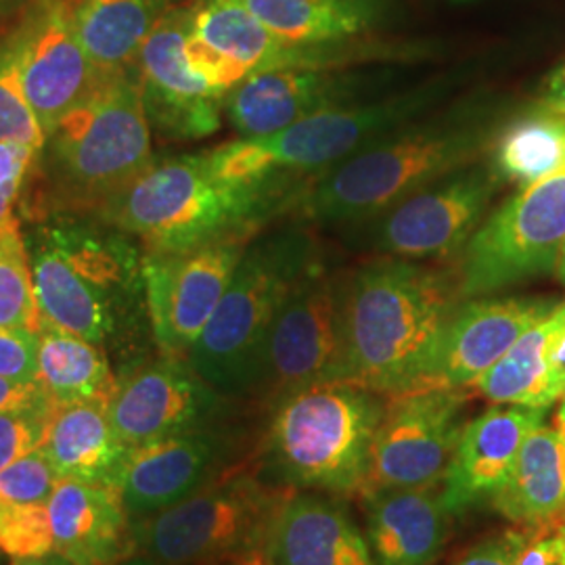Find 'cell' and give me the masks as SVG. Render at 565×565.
Segmentation results:
<instances>
[{
    "mask_svg": "<svg viewBox=\"0 0 565 565\" xmlns=\"http://www.w3.org/2000/svg\"><path fill=\"white\" fill-rule=\"evenodd\" d=\"M174 0H74V21L82 46L99 76L135 65L153 28Z\"/></svg>",
    "mask_w": 565,
    "mask_h": 565,
    "instance_id": "obj_28",
    "label": "cell"
},
{
    "mask_svg": "<svg viewBox=\"0 0 565 565\" xmlns=\"http://www.w3.org/2000/svg\"><path fill=\"white\" fill-rule=\"evenodd\" d=\"M266 565H380L343 499L291 490L273 525Z\"/></svg>",
    "mask_w": 565,
    "mask_h": 565,
    "instance_id": "obj_23",
    "label": "cell"
},
{
    "mask_svg": "<svg viewBox=\"0 0 565 565\" xmlns=\"http://www.w3.org/2000/svg\"><path fill=\"white\" fill-rule=\"evenodd\" d=\"M364 534L380 565H436L450 520L440 484L385 488L361 497Z\"/></svg>",
    "mask_w": 565,
    "mask_h": 565,
    "instance_id": "obj_25",
    "label": "cell"
},
{
    "mask_svg": "<svg viewBox=\"0 0 565 565\" xmlns=\"http://www.w3.org/2000/svg\"><path fill=\"white\" fill-rule=\"evenodd\" d=\"M555 429L559 431L565 446V396L559 401V408H557V415H555Z\"/></svg>",
    "mask_w": 565,
    "mask_h": 565,
    "instance_id": "obj_45",
    "label": "cell"
},
{
    "mask_svg": "<svg viewBox=\"0 0 565 565\" xmlns=\"http://www.w3.org/2000/svg\"><path fill=\"white\" fill-rule=\"evenodd\" d=\"M345 281L315 264L275 315L263 345L256 394L268 408L324 382H342Z\"/></svg>",
    "mask_w": 565,
    "mask_h": 565,
    "instance_id": "obj_11",
    "label": "cell"
},
{
    "mask_svg": "<svg viewBox=\"0 0 565 565\" xmlns=\"http://www.w3.org/2000/svg\"><path fill=\"white\" fill-rule=\"evenodd\" d=\"M266 30L294 49H323L363 34L369 0H243Z\"/></svg>",
    "mask_w": 565,
    "mask_h": 565,
    "instance_id": "obj_30",
    "label": "cell"
},
{
    "mask_svg": "<svg viewBox=\"0 0 565 565\" xmlns=\"http://www.w3.org/2000/svg\"><path fill=\"white\" fill-rule=\"evenodd\" d=\"M13 41L25 97L49 137L102 78L78 39L74 0H34Z\"/></svg>",
    "mask_w": 565,
    "mask_h": 565,
    "instance_id": "obj_17",
    "label": "cell"
},
{
    "mask_svg": "<svg viewBox=\"0 0 565 565\" xmlns=\"http://www.w3.org/2000/svg\"><path fill=\"white\" fill-rule=\"evenodd\" d=\"M41 340L36 331L0 327V375L15 382H39Z\"/></svg>",
    "mask_w": 565,
    "mask_h": 565,
    "instance_id": "obj_39",
    "label": "cell"
},
{
    "mask_svg": "<svg viewBox=\"0 0 565 565\" xmlns=\"http://www.w3.org/2000/svg\"><path fill=\"white\" fill-rule=\"evenodd\" d=\"M356 88L354 78L333 70H268L231 88L224 114L242 139L268 137L324 109L359 102Z\"/></svg>",
    "mask_w": 565,
    "mask_h": 565,
    "instance_id": "obj_22",
    "label": "cell"
},
{
    "mask_svg": "<svg viewBox=\"0 0 565 565\" xmlns=\"http://www.w3.org/2000/svg\"><path fill=\"white\" fill-rule=\"evenodd\" d=\"M440 95L438 88H419L396 97L345 103L275 135L226 142L205 153L214 172L231 182L317 177L369 142L417 120Z\"/></svg>",
    "mask_w": 565,
    "mask_h": 565,
    "instance_id": "obj_7",
    "label": "cell"
},
{
    "mask_svg": "<svg viewBox=\"0 0 565 565\" xmlns=\"http://www.w3.org/2000/svg\"><path fill=\"white\" fill-rule=\"evenodd\" d=\"M247 239H224L181 254H147L142 294L160 354L186 361L247 249Z\"/></svg>",
    "mask_w": 565,
    "mask_h": 565,
    "instance_id": "obj_13",
    "label": "cell"
},
{
    "mask_svg": "<svg viewBox=\"0 0 565 565\" xmlns=\"http://www.w3.org/2000/svg\"><path fill=\"white\" fill-rule=\"evenodd\" d=\"M289 193L294 189L287 179L226 181L203 151L153 160L102 207L111 223L139 237L149 254H181L224 239H247Z\"/></svg>",
    "mask_w": 565,
    "mask_h": 565,
    "instance_id": "obj_2",
    "label": "cell"
},
{
    "mask_svg": "<svg viewBox=\"0 0 565 565\" xmlns=\"http://www.w3.org/2000/svg\"><path fill=\"white\" fill-rule=\"evenodd\" d=\"M501 184L488 162L443 177L373 218V245L387 258L415 263L461 256Z\"/></svg>",
    "mask_w": 565,
    "mask_h": 565,
    "instance_id": "obj_12",
    "label": "cell"
},
{
    "mask_svg": "<svg viewBox=\"0 0 565 565\" xmlns=\"http://www.w3.org/2000/svg\"><path fill=\"white\" fill-rule=\"evenodd\" d=\"M221 394L195 375L186 361L162 356L121 377L107 415L128 448L207 427Z\"/></svg>",
    "mask_w": 565,
    "mask_h": 565,
    "instance_id": "obj_20",
    "label": "cell"
},
{
    "mask_svg": "<svg viewBox=\"0 0 565 565\" xmlns=\"http://www.w3.org/2000/svg\"><path fill=\"white\" fill-rule=\"evenodd\" d=\"M467 404L469 390L448 387L390 396L363 494L440 484L467 424Z\"/></svg>",
    "mask_w": 565,
    "mask_h": 565,
    "instance_id": "obj_14",
    "label": "cell"
},
{
    "mask_svg": "<svg viewBox=\"0 0 565 565\" xmlns=\"http://www.w3.org/2000/svg\"><path fill=\"white\" fill-rule=\"evenodd\" d=\"M524 527L513 525L469 546L450 565H525Z\"/></svg>",
    "mask_w": 565,
    "mask_h": 565,
    "instance_id": "obj_40",
    "label": "cell"
},
{
    "mask_svg": "<svg viewBox=\"0 0 565 565\" xmlns=\"http://www.w3.org/2000/svg\"><path fill=\"white\" fill-rule=\"evenodd\" d=\"M564 324L565 302H559L551 315L532 324L499 363L486 371L473 390L492 404L551 408L546 354Z\"/></svg>",
    "mask_w": 565,
    "mask_h": 565,
    "instance_id": "obj_32",
    "label": "cell"
},
{
    "mask_svg": "<svg viewBox=\"0 0 565 565\" xmlns=\"http://www.w3.org/2000/svg\"><path fill=\"white\" fill-rule=\"evenodd\" d=\"M461 302L457 268L401 258L366 264L345 281L342 382L387 398L417 390Z\"/></svg>",
    "mask_w": 565,
    "mask_h": 565,
    "instance_id": "obj_1",
    "label": "cell"
},
{
    "mask_svg": "<svg viewBox=\"0 0 565 565\" xmlns=\"http://www.w3.org/2000/svg\"><path fill=\"white\" fill-rule=\"evenodd\" d=\"M65 559L60 557L57 553L49 555V557H39V559H13L11 565H63Z\"/></svg>",
    "mask_w": 565,
    "mask_h": 565,
    "instance_id": "obj_44",
    "label": "cell"
},
{
    "mask_svg": "<svg viewBox=\"0 0 565 565\" xmlns=\"http://www.w3.org/2000/svg\"><path fill=\"white\" fill-rule=\"evenodd\" d=\"M492 135L473 109L411 121L306 182L300 212L319 224L377 218L427 184L478 163Z\"/></svg>",
    "mask_w": 565,
    "mask_h": 565,
    "instance_id": "obj_3",
    "label": "cell"
},
{
    "mask_svg": "<svg viewBox=\"0 0 565 565\" xmlns=\"http://www.w3.org/2000/svg\"><path fill=\"white\" fill-rule=\"evenodd\" d=\"M555 273H557V279H559V282L565 287V247L564 252H562V258H559V264H557V270H555Z\"/></svg>",
    "mask_w": 565,
    "mask_h": 565,
    "instance_id": "obj_46",
    "label": "cell"
},
{
    "mask_svg": "<svg viewBox=\"0 0 565 565\" xmlns=\"http://www.w3.org/2000/svg\"><path fill=\"white\" fill-rule=\"evenodd\" d=\"M235 445L210 427L132 446L118 484L121 501L132 520L156 515L235 469Z\"/></svg>",
    "mask_w": 565,
    "mask_h": 565,
    "instance_id": "obj_19",
    "label": "cell"
},
{
    "mask_svg": "<svg viewBox=\"0 0 565 565\" xmlns=\"http://www.w3.org/2000/svg\"><path fill=\"white\" fill-rule=\"evenodd\" d=\"M457 2H467V0H457Z\"/></svg>",
    "mask_w": 565,
    "mask_h": 565,
    "instance_id": "obj_47",
    "label": "cell"
},
{
    "mask_svg": "<svg viewBox=\"0 0 565 565\" xmlns=\"http://www.w3.org/2000/svg\"><path fill=\"white\" fill-rule=\"evenodd\" d=\"M565 247V166L522 186L465 245L457 275L463 300L497 296L557 270Z\"/></svg>",
    "mask_w": 565,
    "mask_h": 565,
    "instance_id": "obj_10",
    "label": "cell"
},
{
    "mask_svg": "<svg viewBox=\"0 0 565 565\" xmlns=\"http://www.w3.org/2000/svg\"><path fill=\"white\" fill-rule=\"evenodd\" d=\"M548 371V394L553 404L559 403L565 396V324L555 333L546 354Z\"/></svg>",
    "mask_w": 565,
    "mask_h": 565,
    "instance_id": "obj_42",
    "label": "cell"
},
{
    "mask_svg": "<svg viewBox=\"0 0 565 565\" xmlns=\"http://www.w3.org/2000/svg\"><path fill=\"white\" fill-rule=\"evenodd\" d=\"M41 382L53 406H109L120 380L114 375L105 348L60 327L42 323Z\"/></svg>",
    "mask_w": 565,
    "mask_h": 565,
    "instance_id": "obj_29",
    "label": "cell"
},
{
    "mask_svg": "<svg viewBox=\"0 0 565 565\" xmlns=\"http://www.w3.org/2000/svg\"><path fill=\"white\" fill-rule=\"evenodd\" d=\"M46 145L61 182L81 200L103 205L142 174L153 162L151 124L135 65L102 76L57 121Z\"/></svg>",
    "mask_w": 565,
    "mask_h": 565,
    "instance_id": "obj_8",
    "label": "cell"
},
{
    "mask_svg": "<svg viewBox=\"0 0 565 565\" xmlns=\"http://www.w3.org/2000/svg\"><path fill=\"white\" fill-rule=\"evenodd\" d=\"M0 555H2V553H0Z\"/></svg>",
    "mask_w": 565,
    "mask_h": 565,
    "instance_id": "obj_49",
    "label": "cell"
},
{
    "mask_svg": "<svg viewBox=\"0 0 565 565\" xmlns=\"http://www.w3.org/2000/svg\"><path fill=\"white\" fill-rule=\"evenodd\" d=\"M42 323L28 243L15 231L0 237V327L39 333Z\"/></svg>",
    "mask_w": 565,
    "mask_h": 565,
    "instance_id": "obj_33",
    "label": "cell"
},
{
    "mask_svg": "<svg viewBox=\"0 0 565 565\" xmlns=\"http://www.w3.org/2000/svg\"><path fill=\"white\" fill-rule=\"evenodd\" d=\"M557 303L551 298L499 296L463 300L440 333L417 390H471Z\"/></svg>",
    "mask_w": 565,
    "mask_h": 565,
    "instance_id": "obj_18",
    "label": "cell"
},
{
    "mask_svg": "<svg viewBox=\"0 0 565 565\" xmlns=\"http://www.w3.org/2000/svg\"><path fill=\"white\" fill-rule=\"evenodd\" d=\"M30 252L44 323L105 345L124 302L142 287V260L128 245L78 226H44Z\"/></svg>",
    "mask_w": 565,
    "mask_h": 565,
    "instance_id": "obj_9",
    "label": "cell"
},
{
    "mask_svg": "<svg viewBox=\"0 0 565 565\" xmlns=\"http://www.w3.org/2000/svg\"><path fill=\"white\" fill-rule=\"evenodd\" d=\"M184 53L193 72L224 95L260 72L281 67L329 70L335 60L327 46H287L264 28L243 0L189 2Z\"/></svg>",
    "mask_w": 565,
    "mask_h": 565,
    "instance_id": "obj_15",
    "label": "cell"
},
{
    "mask_svg": "<svg viewBox=\"0 0 565 565\" xmlns=\"http://www.w3.org/2000/svg\"><path fill=\"white\" fill-rule=\"evenodd\" d=\"M51 406L41 382H15L0 375V413L46 411Z\"/></svg>",
    "mask_w": 565,
    "mask_h": 565,
    "instance_id": "obj_41",
    "label": "cell"
},
{
    "mask_svg": "<svg viewBox=\"0 0 565 565\" xmlns=\"http://www.w3.org/2000/svg\"><path fill=\"white\" fill-rule=\"evenodd\" d=\"M51 411L0 413V469L41 448Z\"/></svg>",
    "mask_w": 565,
    "mask_h": 565,
    "instance_id": "obj_38",
    "label": "cell"
},
{
    "mask_svg": "<svg viewBox=\"0 0 565 565\" xmlns=\"http://www.w3.org/2000/svg\"><path fill=\"white\" fill-rule=\"evenodd\" d=\"M321 263L303 226L281 228L247 247L186 364L221 396L252 394L263 345L285 298Z\"/></svg>",
    "mask_w": 565,
    "mask_h": 565,
    "instance_id": "obj_5",
    "label": "cell"
},
{
    "mask_svg": "<svg viewBox=\"0 0 565 565\" xmlns=\"http://www.w3.org/2000/svg\"><path fill=\"white\" fill-rule=\"evenodd\" d=\"M0 142H18L42 153L46 132L25 97L13 34L0 44Z\"/></svg>",
    "mask_w": 565,
    "mask_h": 565,
    "instance_id": "obj_34",
    "label": "cell"
},
{
    "mask_svg": "<svg viewBox=\"0 0 565 565\" xmlns=\"http://www.w3.org/2000/svg\"><path fill=\"white\" fill-rule=\"evenodd\" d=\"M513 525H541L565 518V446L551 425L532 429L505 482L490 499Z\"/></svg>",
    "mask_w": 565,
    "mask_h": 565,
    "instance_id": "obj_27",
    "label": "cell"
},
{
    "mask_svg": "<svg viewBox=\"0 0 565 565\" xmlns=\"http://www.w3.org/2000/svg\"><path fill=\"white\" fill-rule=\"evenodd\" d=\"M39 156V151L25 145L0 142V237L20 231L15 207L20 202L23 182Z\"/></svg>",
    "mask_w": 565,
    "mask_h": 565,
    "instance_id": "obj_37",
    "label": "cell"
},
{
    "mask_svg": "<svg viewBox=\"0 0 565 565\" xmlns=\"http://www.w3.org/2000/svg\"><path fill=\"white\" fill-rule=\"evenodd\" d=\"M2 2H4V0H0V4H2Z\"/></svg>",
    "mask_w": 565,
    "mask_h": 565,
    "instance_id": "obj_48",
    "label": "cell"
},
{
    "mask_svg": "<svg viewBox=\"0 0 565 565\" xmlns=\"http://www.w3.org/2000/svg\"><path fill=\"white\" fill-rule=\"evenodd\" d=\"M186 28L189 4H174L142 44L135 70L149 124L168 139L195 141L221 128L226 95L189 65Z\"/></svg>",
    "mask_w": 565,
    "mask_h": 565,
    "instance_id": "obj_16",
    "label": "cell"
},
{
    "mask_svg": "<svg viewBox=\"0 0 565 565\" xmlns=\"http://www.w3.org/2000/svg\"><path fill=\"white\" fill-rule=\"evenodd\" d=\"M289 488L235 467L179 505L135 520L137 555L151 565H266Z\"/></svg>",
    "mask_w": 565,
    "mask_h": 565,
    "instance_id": "obj_6",
    "label": "cell"
},
{
    "mask_svg": "<svg viewBox=\"0 0 565 565\" xmlns=\"http://www.w3.org/2000/svg\"><path fill=\"white\" fill-rule=\"evenodd\" d=\"M49 513L55 553L72 565H124L137 555L135 520L118 488L60 480Z\"/></svg>",
    "mask_w": 565,
    "mask_h": 565,
    "instance_id": "obj_24",
    "label": "cell"
},
{
    "mask_svg": "<svg viewBox=\"0 0 565 565\" xmlns=\"http://www.w3.org/2000/svg\"><path fill=\"white\" fill-rule=\"evenodd\" d=\"M539 105L565 116V63L546 78Z\"/></svg>",
    "mask_w": 565,
    "mask_h": 565,
    "instance_id": "obj_43",
    "label": "cell"
},
{
    "mask_svg": "<svg viewBox=\"0 0 565 565\" xmlns=\"http://www.w3.org/2000/svg\"><path fill=\"white\" fill-rule=\"evenodd\" d=\"M387 396L352 382L298 390L270 406L263 471L289 490L359 499Z\"/></svg>",
    "mask_w": 565,
    "mask_h": 565,
    "instance_id": "obj_4",
    "label": "cell"
},
{
    "mask_svg": "<svg viewBox=\"0 0 565 565\" xmlns=\"http://www.w3.org/2000/svg\"><path fill=\"white\" fill-rule=\"evenodd\" d=\"M546 411L492 404L478 417L467 419L440 482L443 501L452 515L490 503L505 482L527 434L545 424Z\"/></svg>",
    "mask_w": 565,
    "mask_h": 565,
    "instance_id": "obj_21",
    "label": "cell"
},
{
    "mask_svg": "<svg viewBox=\"0 0 565 565\" xmlns=\"http://www.w3.org/2000/svg\"><path fill=\"white\" fill-rule=\"evenodd\" d=\"M41 450L57 480L111 488L120 484L130 452L99 404L53 406Z\"/></svg>",
    "mask_w": 565,
    "mask_h": 565,
    "instance_id": "obj_26",
    "label": "cell"
},
{
    "mask_svg": "<svg viewBox=\"0 0 565 565\" xmlns=\"http://www.w3.org/2000/svg\"><path fill=\"white\" fill-rule=\"evenodd\" d=\"M0 553L11 559H39L55 553L49 501L0 503Z\"/></svg>",
    "mask_w": 565,
    "mask_h": 565,
    "instance_id": "obj_35",
    "label": "cell"
},
{
    "mask_svg": "<svg viewBox=\"0 0 565 565\" xmlns=\"http://www.w3.org/2000/svg\"><path fill=\"white\" fill-rule=\"evenodd\" d=\"M57 476L41 448L0 469V503H46Z\"/></svg>",
    "mask_w": 565,
    "mask_h": 565,
    "instance_id": "obj_36",
    "label": "cell"
},
{
    "mask_svg": "<svg viewBox=\"0 0 565 565\" xmlns=\"http://www.w3.org/2000/svg\"><path fill=\"white\" fill-rule=\"evenodd\" d=\"M488 153L499 181L520 189L541 181L565 166V116L536 103L494 130Z\"/></svg>",
    "mask_w": 565,
    "mask_h": 565,
    "instance_id": "obj_31",
    "label": "cell"
}]
</instances>
